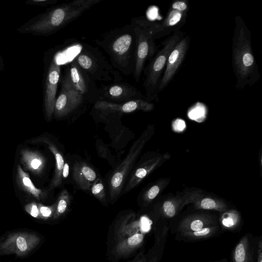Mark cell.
<instances>
[{"label": "cell", "mask_w": 262, "mask_h": 262, "mask_svg": "<svg viewBox=\"0 0 262 262\" xmlns=\"http://www.w3.org/2000/svg\"><path fill=\"white\" fill-rule=\"evenodd\" d=\"M110 57L111 63L120 74L133 75L136 63V35L131 24L116 28L95 39Z\"/></svg>", "instance_id": "1"}, {"label": "cell", "mask_w": 262, "mask_h": 262, "mask_svg": "<svg viewBox=\"0 0 262 262\" xmlns=\"http://www.w3.org/2000/svg\"><path fill=\"white\" fill-rule=\"evenodd\" d=\"M101 0H74L53 7L18 29L21 33L48 36L80 16Z\"/></svg>", "instance_id": "2"}, {"label": "cell", "mask_w": 262, "mask_h": 262, "mask_svg": "<svg viewBox=\"0 0 262 262\" xmlns=\"http://www.w3.org/2000/svg\"><path fill=\"white\" fill-rule=\"evenodd\" d=\"M235 23L232 63L236 78V86L243 89L257 82L260 74L252 48L250 31L241 16L235 17Z\"/></svg>", "instance_id": "3"}, {"label": "cell", "mask_w": 262, "mask_h": 262, "mask_svg": "<svg viewBox=\"0 0 262 262\" xmlns=\"http://www.w3.org/2000/svg\"><path fill=\"white\" fill-rule=\"evenodd\" d=\"M95 81L120 82L122 77L97 48L83 43L73 59Z\"/></svg>", "instance_id": "4"}, {"label": "cell", "mask_w": 262, "mask_h": 262, "mask_svg": "<svg viewBox=\"0 0 262 262\" xmlns=\"http://www.w3.org/2000/svg\"><path fill=\"white\" fill-rule=\"evenodd\" d=\"M130 24L133 26L136 35V63L133 77L139 82L146 61L154 57L157 52L155 40L156 23L143 16L132 18Z\"/></svg>", "instance_id": "5"}, {"label": "cell", "mask_w": 262, "mask_h": 262, "mask_svg": "<svg viewBox=\"0 0 262 262\" xmlns=\"http://www.w3.org/2000/svg\"><path fill=\"white\" fill-rule=\"evenodd\" d=\"M184 36L179 30L163 42V47L149 61L143 70L146 75L143 86L145 90V99L149 102L158 98V89L168 56L179 41Z\"/></svg>", "instance_id": "6"}, {"label": "cell", "mask_w": 262, "mask_h": 262, "mask_svg": "<svg viewBox=\"0 0 262 262\" xmlns=\"http://www.w3.org/2000/svg\"><path fill=\"white\" fill-rule=\"evenodd\" d=\"M143 135L132 144L125 158L114 171L108 182L110 200L112 203L120 196L128 174L133 167L145 142Z\"/></svg>", "instance_id": "7"}, {"label": "cell", "mask_w": 262, "mask_h": 262, "mask_svg": "<svg viewBox=\"0 0 262 262\" xmlns=\"http://www.w3.org/2000/svg\"><path fill=\"white\" fill-rule=\"evenodd\" d=\"M60 76V90L54 105V113L58 118H62L72 115L83 106L86 102L72 85L69 76L64 71Z\"/></svg>", "instance_id": "8"}, {"label": "cell", "mask_w": 262, "mask_h": 262, "mask_svg": "<svg viewBox=\"0 0 262 262\" xmlns=\"http://www.w3.org/2000/svg\"><path fill=\"white\" fill-rule=\"evenodd\" d=\"M64 71L74 89L86 103H94L100 100L99 88L96 81L74 59L66 65Z\"/></svg>", "instance_id": "9"}, {"label": "cell", "mask_w": 262, "mask_h": 262, "mask_svg": "<svg viewBox=\"0 0 262 262\" xmlns=\"http://www.w3.org/2000/svg\"><path fill=\"white\" fill-rule=\"evenodd\" d=\"M153 105L144 99L132 100L124 103H114L100 100L94 103L92 112L94 115L104 120L121 117L124 114L137 111H149Z\"/></svg>", "instance_id": "10"}, {"label": "cell", "mask_w": 262, "mask_h": 262, "mask_svg": "<svg viewBox=\"0 0 262 262\" xmlns=\"http://www.w3.org/2000/svg\"><path fill=\"white\" fill-rule=\"evenodd\" d=\"M100 100L114 103H124L132 100L145 99V97L135 86L126 82H112L99 88Z\"/></svg>", "instance_id": "11"}, {"label": "cell", "mask_w": 262, "mask_h": 262, "mask_svg": "<svg viewBox=\"0 0 262 262\" xmlns=\"http://www.w3.org/2000/svg\"><path fill=\"white\" fill-rule=\"evenodd\" d=\"M58 54L51 59L48 67L44 86V105L46 114L50 119L54 113L57 87L60 78V65L57 62Z\"/></svg>", "instance_id": "12"}, {"label": "cell", "mask_w": 262, "mask_h": 262, "mask_svg": "<svg viewBox=\"0 0 262 262\" xmlns=\"http://www.w3.org/2000/svg\"><path fill=\"white\" fill-rule=\"evenodd\" d=\"M190 43L188 36H184L179 41L170 52L159 84L158 93L163 91L170 83L183 61Z\"/></svg>", "instance_id": "13"}, {"label": "cell", "mask_w": 262, "mask_h": 262, "mask_svg": "<svg viewBox=\"0 0 262 262\" xmlns=\"http://www.w3.org/2000/svg\"><path fill=\"white\" fill-rule=\"evenodd\" d=\"M257 239L251 233L244 234L233 249L231 262H256Z\"/></svg>", "instance_id": "14"}, {"label": "cell", "mask_w": 262, "mask_h": 262, "mask_svg": "<svg viewBox=\"0 0 262 262\" xmlns=\"http://www.w3.org/2000/svg\"><path fill=\"white\" fill-rule=\"evenodd\" d=\"M73 179L78 186L83 190H90L96 180L95 170L84 162H75L73 169Z\"/></svg>", "instance_id": "15"}, {"label": "cell", "mask_w": 262, "mask_h": 262, "mask_svg": "<svg viewBox=\"0 0 262 262\" xmlns=\"http://www.w3.org/2000/svg\"><path fill=\"white\" fill-rule=\"evenodd\" d=\"M218 224L212 218L204 216L190 217L181 221L177 227L172 228L173 234L194 231Z\"/></svg>", "instance_id": "16"}, {"label": "cell", "mask_w": 262, "mask_h": 262, "mask_svg": "<svg viewBox=\"0 0 262 262\" xmlns=\"http://www.w3.org/2000/svg\"><path fill=\"white\" fill-rule=\"evenodd\" d=\"M221 231V228L218 224H216L196 231L177 233L175 238L179 241L194 242L214 237L220 233Z\"/></svg>", "instance_id": "17"}, {"label": "cell", "mask_w": 262, "mask_h": 262, "mask_svg": "<svg viewBox=\"0 0 262 262\" xmlns=\"http://www.w3.org/2000/svg\"><path fill=\"white\" fill-rule=\"evenodd\" d=\"M144 234L138 232L125 239L118 242L114 249V254L117 257L126 256L141 246Z\"/></svg>", "instance_id": "18"}, {"label": "cell", "mask_w": 262, "mask_h": 262, "mask_svg": "<svg viewBox=\"0 0 262 262\" xmlns=\"http://www.w3.org/2000/svg\"><path fill=\"white\" fill-rule=\"evenodd\" d=\"M140 224L133 216L128 215L123 219L115 230V237L118 242L125 239L140 231Z\"/></svg>", "instance_id": "19"}, {"label": "cell", "mask_w": 262, "mask_h": 262, "mask_svg": "<svg viewBox=\"0 0 262 262\" xmlns=\"http://www.w3.org/2000/svg\"><path fill=\"white\" fill-rule=\"evenodd\" d=\"M21 161L27 169L36 173H40L45 165V160L40 154L27 150L21 152Z\"/></svg>", "instance_id": "20"}, {"label": "cell", "mask_w": 262, "mask_h": 262, "mask_svg": "<svg viewBox=\"0 0 262 262\" xmlns=\"http://www.w3.org/2000/svg\"><path fill=\"white\" fill-rule=\"evenodd\" d=\"M46 142L48 145L49 148L54 155L56 160L55 174L51 184L52 187H55L59 186L62 183V171L65 162L62 154L55 145L52 143L50 141L46 140Z\"/></svg>", "instance_id": "21"}, {"label": "cell", "mask_w": 262, "mask_h": 262, "mask_svg": "<svg viewBox=\"0 0 262 262\" xmlns=\"http://www.w3.org/2000/svg\"><path fill=\"white\" fill-rule=\"evenodd\" d=\"M17 172L18 182L21 187L33 196L39 199L42 194V190L35 186L28 174L19 165H17Z\"/></svg>", "instance_id": "22"}, {"label": "cell", "mask_w": 262, "mask_h": 262, "mask_svg": "<svg viewBox=\"0 0 262 262\" xmlns=\"http://www.w3.org/2000/svg\"><path fill=\"white\" fill-rule=\"evenodd\" d=\"M237 214L229 213L224 214L221 220V228L222 230L233 232H238L241 230V224Z\"/></svg>", "instance_id": "23"}, {"label": "cell", "mask_w": 262, "mask_h": 262, "mask_svg": "<svg viewBox=\"0 0 262 262\" xmlns=\"http://www.w3.org/2000/svg\"><path fill=\"white\" fill-rule=\"evenodd\" d=\"M71 196L68 190L63 189L59 194L56 203L55 217H59L67 211L71 204Z\"/></svg>", "instance_id": "24"}, {"label": "cell", "mask_w": 262, "mask_h": 262, "mask_svg": "<svg viewBox=\"0 0 262 262\" xmlns=\"http://www.w3.org/2000/svg\"><path fill=\"white\" fill-rule=\"evenodd\" d=\"M92 194L102 203L106 202L104 186L100 178H97L90 188Z\"/></svg>", "instance_id": "25"}, {"label": "cell", "mask_w": 262, "mask_h": 262, "mask_svg": "<svg viewBox=\"0 0 262 262\" xmlns=\"http://www.w3.org/2000/svg\"><path fill=\"white\" fill-rule=\"evenodd\" d=\"M163 212L164 215L171 218L176 215V208L171 202L167 201L163 203Z\"/></svg>", "instance_id": "26"}, {"label": "cell", "mask_w": 262, "mask_h": 262, "mask_svg": "<svg viewBox=\"0 0 262 262\" xmlns=\"http://www.w3.org/2000/svg\"><path fill=\"white\" fill-rule=\"evenodd\" d=\"M56 209V203L52 206H45L43 205H40L39 207V211L41 215L44 217H50Z\"/></svg>", "instance_id": "27"}, {"label": "cell", "mask_w": 262, "mask_h": 262, "mask_svg": "<svg viewBox=\"0 0 262 262\" xmlns=\"http://www.w3.org/2000/svg\"><path fill=\"white\" fill-rule=\"evenodd\" d=\"M200 207L204 209H213L217 207L216 202L210 198H205L202 200Z\"/></svg>", "instance_id": "28"}, {"label": "cell", "mask_w": 262, "mask_h": 262, "mask_svg": "<svg viewBox=\"0 0 262 262\" xmlns=\"http://www.w3.org/2000/svg\"><path fill=\"white\" fill-rule=\"evenodd\" d=\"M171 8L181 12H185L188 9V6L185 2L177 1L172 4Z\"/></svg>", "instance_id": "29"}, {"label": "cell", "mask_w": 262, "mask_h": 262, "mask_svg": "<svg viewBox=\"0 0 262 262\" xmlns=\"http://www.w3.org/2000/svg\"><path fill=\"white\" fill-rule=\"evenodd\" d=\"M160 191L159 187L157 185L151 187L146 194V199L151 200L158 195Z\"/></svg>", "instance_id": "30"}, {"label": "cell", "mask_w": 262, "mask_h": 262, "mask_svg": "<svg viewBox=\"0 0 262 262\" xmlns=\"http://www.w3.org/2000/svg\"><path fill=\"white\" fill-rule=\"evenodd\" d=\"M256 262H262V238L261 236L257 238Z\"/></svg>", "instance_id": "31"}, {"label": "cell", "mask_w": 262, "mask_h": 262, "mask_svg": "<svg viewBox=\"0 0 262 262\" xmlns=\"http://www.w3.org/2000/svg\"><path fill=\"white\" fill-rule=\"evenodd\" d=\"M204 111L201 107H197L192 110L189 113V117L190 118L195 119L200 117L204 115Z\"/></svg>", "instance_id": "32"}, {"label": "cell", "mask_w": 262, "mask_h": 262, "mask_svg": "<svg viewBox=\"0 0 262 262\" xmlns=\"http://www.w3.org/2000/svg\"><path fill=\"white\" fill-rule=\"evenodd\" d=\"M16 245L18 248L21 251H25L27 249V244L25 239L19 236L16 239Z\"/></svg>", "instance_id": "33"}, {"label": "cell", "mask_w": 262, "mask_h": 262, "mask_svg": "<svg viewBox=\"0 0 262 262\" xmlns=\"http://www.w3.org/2000/svg\"><path fill=\"white\" fill-rule=\"evenodd\" d=\"M27 210L30 214L34 217H37L39 214V209L37 206L34 203L30 204L27 206Z\"/></svg>", "instance_id": "34"}, {"label": "cell", "mask_w": 262, "mask_h": 262, "mask_svg": "<svg viewBox=\"0 0 262 262\" xmlns=\"http://www.w3.org/2000/svg\"><path fill=\"white\" fill-rule=\"evenodd\" d=\"M173 127L177 130H182L185 127V123L182 120H177L174 122Z\"/></svg>", "instance_id": "35"}, {"label": "cell", "mask_w": 262, "mask_h": 262, "mask_svg": "<svg viewBox=\"0 0 262 262\" xmlns=\"http://www.w3.org/2000/svg\"><path fill=\"white\" fill-rule=\"evenodd\" d=\"M69 172V166L67 163H64L63 168L62 171V179H66L68 177Z\"/></svg>", "instance_id": "36"}, {"label": "cell", "mask_w": 262, "mask_h": 262, "mask_svg": "<svg viewBox=\"0 0 262 262\" xmlns=\"http://www.w3.org/2000/svg\"><path fill=\"white\" fill-rule=\"evenodd\" d=\"M35 4H39L41 5H48L52 4H55L56 1H49V0H42V1H33Z\"/></svg>", "instance_id": "37"}, {"label": "cell", "mask_w": 262, "mask_h": 262, "mask_svg": "<svg viewBox=\"0 0 262 262\" xmlns=\"http://www.w3.org/2000/svg\"><path fill=\"white\" fill-rule=\"evenodd\" d=\"M132 262H150L148 259L147 256H145L143 254H141L139 256L137 257Z\"/></svg>", "instance_id": "38"}, {"label": "cell", "mask_w": 262, "mask_h": 262, "mask_svg": "<svg viewBox=\"0 0 262 262\" xmlns=\"http://www.w3.org/2000/svg\"><path fill=\"white\" fill-rule=\"evenodd\" d=\"M212 262H228V261L226 258H223L221 260L216 261H212Z\"/></svg>", "instance_id": "39"}]
</instances>
